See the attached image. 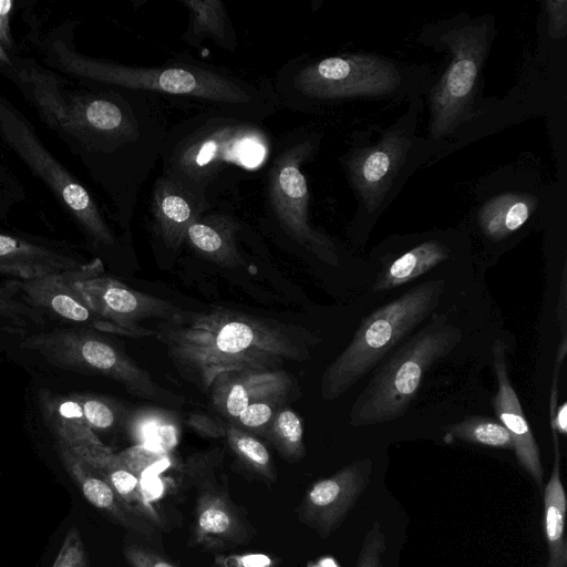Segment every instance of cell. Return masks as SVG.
<instances>
[{
	"mask_svg": "<svg viewBox=\"0 0 567 567\" xmlns=\"http://www.w3.org/2000/svg\"><path fill=\"white\" fill-rule=\"evenodd\" d=\"M18 74L49 126L75 138L86 152L115 162L127 204L134 208L161 158L171 127L165 104L135 91L70 92L55 75L39 66L22 69Z\"/></svg>",
	"mask_w": 567,
	"mask_h": 567,
	"instance_id": "cell-1",
	"label": "cell"
},
{
	"mask_svg": "<svg viewBox=\"0 0 567 567\" xmlns=\"http://www.w3.org/2000/svg\"><path fill=\"white\" fill-rule=\"evenodd\" d=\"M66 25L42 42L50 64L64 73L109 86L150 94L183 109L220 111L262 123L281 106L275 84L229 68L178 54L158 66H133L75 51Z\"/></svg>",
	"mask_w": 567,
	"mask_h": 567,
	"instance_id": "cell-2",
	"label": "cell"
},
{
	"mask_svg": "<svg viewBox=\"0 0 567 567\" xmlns=\"http://www.w3.org/2000/svg\"><path fill=\"white\" fill-rule=\"evenodd\" d=\"M181 375L203 391L223 373L274 371L309 358L306 329L231 309L179 312L156 331Z\"/></svg>",
	"mask_w": 567,
	"mask_h": 567,
	"instance_id": "cell-3",
	"label": "cell"
},
{
	"mask_svg": "<svg viewBox=\"0 0 567 567\" xmlns=\"http://www.w3.org/2000/svg\"><path fill=\"white\" fill-rule=\"evenodd\" d=\"M272 151L262 123L200 111L169 127L159 159L163 174L196 187L212 203L260 171Z\"/></svg>",
	"mask_w": 567,
	"mask_h": 567,
	"instance_id": "cell-4",
	"label": "cell"
},
{
	"mask_svg": "<svg viewBox=\"0 0 567 567\" xmlns=\"http://www.w3.org/2000/svg\"><path fill=\"white\" fill-rule=\"evenodd\" d=\"M444 286L443 279L417 285L362 319L350 343L323 372L321 396L339 398L374 369L434 312Z\"/></svg>",
	"mask_w": 567,
	"mask_h": 567,
	"instance_id": "cell-5",
	"label": "cell"
},
{
	"mask_svg": "<svg viewBox=\"0 0 567 567\" xmlns=\"http://www.w3.org/2000/svg\"><path fill=\"white\" fill-rule=\"evenodd\" d=\"M462 339L461 330L436 315L405 340L374 370L364 390L353 402L350 424L367 426L402 416L415 398L429 368L450 353Z\"/></svg>",
	"mask_w": 567,
	"mask_h": 567,
	"instance_id": "cell-6",
	"label": "cell"
},
{
	"mask_svg": "<svg viewBox=\"0 0 567 567\" xmlns=\"http://www.w3.org/2000/svg\"><path fill=\"white\" fill-rule=\"evenodd\" d=\"M401 82L395 66L372 54H342L316 61L288 62L275 84L281 105L360 95H385Z\"/></svg>",
	"mask_w": 567,
	"mask_h": 567,
	"instance_id": "cell-7",
	"label": "cell"
},
{
	"mask_svg": "<svg viewBox=\"0 0 567 567\" xmlns=\"http://www.w3.org/2000/svg\"><path fill=\"white\" fill-rule=\"evenodd\" d=\"M21 348L39 353L50 364L116 381L144 399H157L151 374L107 340L86 328H56L23 339Z\"/></svg>",
	"mask_w": 567,
	"mask_h": 567,
	"instance_id": "cell-8",
	"label": "cell"
},
{
	"mask_svg": "<svg viewBox=\"0 0 567 567\" xmlns=\"http://www.w3.org/2000/svg\"><path fill=\"white\" fill-rule=\"evenodd\" d=\"M0 136L50 188L87 237L99 245H115V237L89 190L48 151L21 114L2 101Z\"/></svg>",
	"mask_w": 567,
	"mask_h": 567,
	"instance_id": "cell-9",
	"label": "cell"
},
{
	"mask_svg": "<svg viewBox=\"0 0 567 567\" xmlns=\"http://www.w3.org/2000/svg\"><path fill=\"white\" fill-rule=\"evenodd\" d=\"M315 145L311 138H291L271 158L267 181L268 204L290 238L324 262L336 266L338 257L333 243L309 223L310 195L301 165L315 152Z\"/></svg>",
	"mask_w": 567,
	"mask_h": 567,
	"instance_id": "cell-10",
	"label": "cell"
},
{
	"mask_svg": "<svg viewBox=\"0 0 567 567\" xmlns=\"http://www.w3.org/2000/svg\"><path fill=\"white\" fill-rule=\"evenodd\" d=\"M103 264L95 258L70 274L71 286L111 333L147 337L156 331L140 326L143 320L159 318L169 320L183 310L167 300L132 289L123 282L102 276Z\"/></svg>",
	"mask_w": 567,
	"mask_h": 567,
	"instance_id": "cell-11",
	"label": "cell"
},
{
	"mask_svg": "<svg viewBox=\"0 0 567 567\" xmlns=\"http://www.w3.org/2000/svg\"><path fill=\"white\" fill-rule=\"evenodd\" d=\"M444 41L453 59L431 93V133L435 138L452 133L471 104L486 55L487 28H460L447 33Z\"/></svg>",
	"mask_w": 567,
	"mask_h": 567,
	"instance_id": "cell-12",
	"label": "cell"
},
{
	"mask_svg": "<svg viewBox=\"0 0 567 567\" xmlns=\"http://www.w3.org/2000/svg\"><path fill=\"white\" fill-rule=\"evenodd\" d=\"M373 463L370 457L359 458L333 475L315 482L299 506L300 519L322 539L342 524L365 489Z\"/></svg>",
	"mask_w": 567,
	"mask_h": 567,
	"instance_id": "cell-13",
	"label": "cell"
},
{
	"mask_svg": "<svg viewBox=\"0 0 567 567\" xmlns=\"http://www.w3.org/2000/svg\"><path fill=\"white\" fill-rule=\"evenodd\" d=\"M212 205L202 190L162 173L151 190L153 231L165 248L176 251L185 243L189 226L209 212Z\"/></svg>",
	"mask_w": 567,
	"mask_h": 567,
	"instance_id": "cell-14",
	"label": "cell"
},
{
	"mask_svg": "<svg viewBox=\"0 0 567 567\" xmlns=\"http://www.w3.org/2000/svg\"><path fill=\"white\" fill-rule=\"evenodd\" d=\"M70 272L50 274L32 279H12L6 282L2 295L17 297L41 316L48 315L61 322L84 326L103 332L111 328L101 321L71 286Z\"/></svg>",
	"mask_w": 567,
	"mask_h": 567,
	"instance_id": "cell-15",
	"label": "cell"
},
{
	"mask_svg": "<svg viewBox=\"0 0 567 567\" xmlns=\"http://www.w3.org/2000/svg\"><path fill=\"white\" fill-rule=\"evenodd\" d=\"M493 367L497 380V391L493 408L498 422L508 431L516 458L520 466L534 478L539 487L544 483V470L538 445L527 423L523 408L507 373L506 344L496 339L492 347Z\"/></svg>",
	"mask_w": 567,
	"mask_h": 567,
	"instance_id": "cell-16",
	"label": "cell"
},
{
	"mask_svg": "<svg viewBox=\"0 0 567 567\" xmlns=\"http://www.w3.org/2000/svg\"><path fill=\"white\" fill-rule=\"evenodd\" d=\"M410 146L408 137L391 132L378 144L361 150L349 159L351 181L369 213L382 203Z\"/></svg>",
	"mask_w": 567,
	"mask_h": 567,
	"instance_id": "cell-17",
	"label": "cell"
},
{
	"mask_svg": "<svg viewBox=\"0 0 567 567\" xmlns=\"http://www.w3.org/2000/svg\"><path fill=\"white\" fill-rule=\"evenodd\" d=\"M216 410L235 422L250 404L271 398H291L297 385L293 377L284 370L245 371L219 374L210 386Z\"/></svg>",
	"mask_w": 567,
	"mask_h": 567,
	"instance_id": "cell-18",
	"label": "cell"
},
{
	"mask_svg": "<svg viewBox=\"0 0 567 567\" xmlns=\"http://www.w3.org/2000/svg\"><path fill=\"white\" fill-rule=\"evenodd\" d=\"M250 536L244 520L228 498L212 488H204L197 496L193 542L206 548L241 544Z\"/></svg>",
	"mask_w": 567,
	"mask_h": 567,
	"instance_id": "cell-19",
	"label": "cell"
},
{
	"mask_svg": "<svg viewBox=\"0 0 567 567\" xmlns=\"http://www.w3.org/2000/svg\"><path fill=\"white\" fill-rule=\"evenodd\" d=\"M40 410L44 423L53 433L58 444L74 454L85 451H110L87 424L83 410L73 396L41 390Z\"/></svg>",
	"mask_w": 567,
	"mask_h": 567,
	"instance_id": "cell-20",
	"label": "cell"
},
{
	"mask_svg": "<svg viewBox=\"0 0 567 567\" xmlns=\"http://www.w3.org/2000/svg\"><path fill=\"white\" fill-rule=\"evenodd\" d=\"M61 461L85 499L122 526L145 536L155 534L154 526L131 513L110 484L65 446L58 444Z\"/></svg>",
	"mask_w": 567,
	"mask_h": 567,
	"instance_id": "cell-21",
	"label": "cell"
},
{
	"mask_svg": "<svg viewBox=\"0 0 567 567\" xmlns=\"http://www.w3.org/2000/svg\"><path fill=\"white\" fill-rule=\"evenodd\" d=\"M74 257L8 235H0V274L14 279H32L83 268Z\"/></svg>",
	"mask_w": 567,
	"mask_h": 567,
	"instance_id": "cell-22",
	"label": "cell"
},
{
	"mask_svg": "<svg viewBox=\"0 0 567 567\" xmlns=\"http://www.w3.org/2000/svg\"><path fill=\"white\" fill-rule=\"evenodd\" d=\"M239 229L238 220L231 215L207 212L189 226L185 241L206 259L234 268L244 264L237 248Z\"/></svg>",
	"mask_w": 567,
	"mask_h": 567,
	"instance_id": "cell-23",
	"label": "cell"
},
{
	"mask_svg": "<svg viewBox=\"0 0 567 567\" xmlns=\"http://www.w3.org/2000/svg\"><path fill=\"white\" fill-rule=\"evenodd\" d=\"M74 454V453H73ZM76 455L114 489L124 506L146 522L157 524L159 517L143 493L137 473L110 451H85Z\"/></svg>",
	"mask_w": 567,
	"mask_h": 567,
	"instance_id": "cell-24",
	"label": "cell"
},
{
	"mask_svg": "<svg viewBox=\"0 0 567 567\" xmlns=\"http://www.w3.org/2000/svg\"><path fill=\"white\" fill-rule=\"evenodd\" d=\"M188 11V23L181 39L197 48L209 39L216 45L229 52L238 47L235 27L231 23L226 4L221 0H181Z\"/></svg>",
	"mask_w": 567,
	"mask_h": 567,
	"instance_id": "cell-25",
	"label": "cell"
},
{
	"mask_svg": "<svg viewBox=\"0 0 567 567\" xmlns=\"http://www.w3.org/2000/svg\"><path fill=\"white\" fill-rule=\"evenodd\" d=\"M554 442V466L544 488V520L548 547L546 567H567L566 493L560 477V451L558 433L551 431Z\"/></svg>",
	"mask_w": 567,
	"mask_h": 567,
	"instance_id": "cell-26",
	"label": "cell"
},
{
	"mask_svg": "<svg viewBox=\"0 0 567 567\" xmlns=\"http://www.w3.org/2000/svg\"><path fill=\"white\" fill-rule=\"evenodd\" d=\"M535 205V198L528 194L505 193L493 197L478 212L480 226L488 238L503 239L527 221Z\"/></svg>",
	"mask_w": 567,
	"mask_h": 567,
	"instance_id": "cell-27",
	"label": "cell"
},
{
	"mask_svg": "<svg viewBox=\"0 0 567 567\" xmlns=\"http://www.w3.org/2000/svg\"><path fill=\"white\" fill-rule=\"evenodd\" d=\"M449 256V248L440 241H424L390 264L377 279L373 290L382 291L404 285L445 261Z\"/></svg>",
	"mask_w": 567,
	"mask_h": 567,
	"instance_id": "cell-28",
	"label": "cell"
},
{
	"mask_svg": "<svg viewBox=\"0 0 567 567\" xmlns=\"http://www.w3.org/2000/svg\"><path fill=\"white\" fill-rule=\"evenodd\" d=\"M130 434L136 444L166 452L177 443L179 430L177 420L169 412L147 409L134 415Z\"/></svg>",
	"mask_w": 567,
	"mask_h": 567,
	"instance_id": "cell-29",
	"label": "cell"
},
{
	"mask_svg": "<svg viewBox=\"0 0 567 567\" xmlns=\"http://www.w3.org/2000/svg\"><path fill=\"white\" fill-rule=\"evenodd\" d=\"M225 437L235 455L268 482L276 480L271 455L262 442L234 423H227Z\"/></svg>",
	"mask_w": 567,
	"mask_h": 567,
	"instance_id": "cell-30",
	"label": "cell"
},
{
	"mask_svg": "<svg viewBox=\"0 0 567 567\" xmlns=\"http://www.w3.org/2000/svg\"><path fill=\"white\" fill-rule=\"evenodd\" d=\"M446 436L491 447L513 449L508 431L489 417L470 416L451 425Z\"/></svg>",
	"mask_w": 567,
	"mask_h": 567,
	"instance_id": "cell-31",
	"label": "cell"
},
{
	"mask_svg": "<svg viewBox=\"0 0 567 567\" xmlns=\"http://www.w3.org/2000/svg\"><path fill=\"white\" fill-rule=\"evenodd\" d=\"M267 437L287 460L296 462L303 457L302 422L290 408L285 406L276 414Z\"/></svg>",
	"mask_w": 567,
	"mask_h": 567,
	"instance_id": "cell-32",
	"label": "cell"
},
{
	"mask_svg": "<svg viewBox=\"0 0 567 567\" xmlns=\"http://www.w3.org/2000/svg\"><path fill=\"white\" fill-rule=\"evenodd\" d=\"M29 323L43 327L45 319L28 305L0 293V330L25 336Z\"/></svg>",
	"mask_w": 567,
	"mask_h": 567,
	"instance_id": "cell-33",
	"label": "cell"
},
{
	"mask_svg": "<svg viewBox=\"0 0 567 567\" xmlns=\"http://www.w3.org/2000/svg\"><path fill=\"white\" fill-rule=\"evenodd\" d=\"M290 398H271L247 406L235 420L240 429H246L267 437L276 414L285 408Z\"/></svg>",
	"mask_w": 567,
	"mask_h": 567,
	"instance_id": "cell-34",
	"label": "cell"
},
{
	"mask_svg": "<svg viewBox=\"0 0 567 567\" xmlns=\"http://www.w3.org/2000/svg\"><path fill=\"white\" fill-rule=\"evenodd\" d=\"M73 396L80 403L84 417L92 430H107L115 424L116 412L114 408L103 399L79 394H73Z\"/></svg>",
	"mask_w": 567,
	"mask_h": 567,
	"instance_id": "cell-35",
	"label": "cell"
},
{
	"mask_svg": "<svg viewBox=\"0 0 567 567\" xmlns=\"http://www.w3.org/2000/svg\"><path fill=\"white\" fill-rule=\"evenodd\" d=\"M385 538L378 522L367 533L355 567H384Z\"/></svg>",
	"mask_w": 567,
	"mask_h": 567,
	"instance_id": "cell-36",
	"label": "cell"
},
{
	"mask_svg": "<svg viewBox=\"0 0 567 567\" xmlns=\"http://www.w3.org/2000/svg\"><path fill=\"white\" fill-rule=\"evenodd\" d=\"M52 567H87V559L81 534L72 527L66 533Z\"/></svg>",
	"mask_w": 567,
	"mask_h": 567,
	"instance_id": "cell-37",
	"label": "cell"
},
{
	"mask_svg": "<svg viewBox=\"0 0 567 567\" xmlns=\"http://www.w3.org/2000/svg\"><path fill=\"white\" fill-rule=\"evenodd\" d=\"M277 560L264 553L224 554L214 559V567H276Z\"/></svg>",
	"mask_w": 567,
	"mask_h": 567,
	"instance_id": "cell-38",
	"label": "cell"
},
{
	"mask_svg": "<svg viewBox=\"0 0 567 567\" xmlns=\"http://www.w3.org/2000/svg\"><path fill=\"white\" fill-rule=\"evenodd\" d=\"M124 556L130 567H179L164 556L140 545H128Z\"/></svg>",
	"mask_w": 567,
	"mask_h": 567,
	"instance_id": "cell-39",
	"label": "cell"
},
{
	"mask_svg": "<svg viewBox=\"0 0 567 567\" xmlns=\"http://www.w3.org/2000/svg\"><path fill=\"white\" fill-rule=\"evenodd\" d=\"M545 4L550 19V35L563 38L567 29V2L565 0L546 1Z\"/></svg>",
	"mask_w": 567,
	"mask_h": 567,
	"instance_id": "cell-40",
	"label": "cell"
},
{
	"mask_svg": "<svg viewBox=\"0 0 567 567\" xmlns=\"http://www.w3.org/2000/svg\"><path fill=\"white\" fill-rule=\"evenodd\" d=\"M188 424L203 436H225L226 424H221L206 415L193 414L188 420Z\"/></svg>",
	"mask_w": 567,
	"mask_h": 567,
	"instance_id": "cell-41",
	"label": "cell"
},
{
	"mask_svg": "<svg viewBox=\"0 0 567 567\" xmlns=\"http://www.w3.org/2000/svg\"><path fill=\"white\" fill-rule=\"evenodd\" d=\"M13 10V1L0 0V44L7 50L12 48L10 31V18Z\"/></svg>",
	"mask_w": 567,
	"mask_h": 567,
	"instance_id": "cell-42",
	"label": "cell"
},
{
	"mask_svg": "<svg viewBox=\"0 0 567 567\" xmlns=\"http://www.w3.org/2000/svg\"><path fill=\"white\" fill-rule=\"evenodd\" d=\"M566 264L563 269L559 285V295L557 303V319L560 327L561 338H567V276Z\"/></svg>",
	"mask_w": 567,
	"mask_h": 567,
	"instance_id": "cell-43",
	"label": "cell"
},
{
	"mask_svg": "<svg viewBox=\"0 0 567 567\" xmlns=\"http://www.w3.org/2000/svg\"><path fill=\"white\" fill-rule=\"evenodd\" d=\"M0 62H2L4 64H10L11 63L10 58H9L7 51L1 47V44H0Z\"/></svg>",
	"mask_w": 567,
	"mask_h": 567,
	"instance_id": "cell-44",
	"label": "cell"
}]
</instances>
